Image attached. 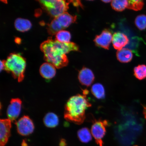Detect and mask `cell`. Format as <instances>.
Listing matches in <instances>:
<instances>
[{"instance_id":"obj_1","label":"cell","mask_w":146,"mask_h":146,"mask_svg":"<svg viewBox=\"0 0 146 146\" xmlns=\"http://www.w3.org/2000/svg\"><path fill=\"white\" fill-rule=\"evenodd\" d=\"M41 50L44 54V59L47 63L59 69L66 66L68 60L66 54L71 51H78L79 48L73 42L62 43L49 38L41 44Z\"/></svg>"},{"instance_id":"obj_2","label":"cell","mask_w":146,"mask_h":146,"mask_svg":"<svg viewBox=\"0 0 146 146\" xmlns=\"http://www.w3.org/2000/svg\"><path fill=\"white\" fill-rule=\"evenodd\" d=\"M91 106L86 96L78 94L71 97L66 105L64 118L67 121L81 125L86 118V111Z\"/></svg>"},{"instance_id":"obj_3","label":"cell","mask_w":146,"mask_h":146,"mask_svg":"<svg viewBox=\"0 0 146 146\" xmlns=\"http://www.w3.org/2000/svg\"><path fill=\"white\" fill-rule=\"evenodd\" d=\"M4 69L8 72H11L14 78L19 82L23 81L24 74L26 61L21 54L12 53L9 55L5 60H3Z\"/></svg>"},{"instance_id":"obj_4","label":"cell","mask_w":146,"mask_h":146,"mask_svg":"<svg viewBox=\"0 0 146 146\" xmlns=\"http://www.w3.org/2000/svg\"><path fill=\"white\" fill-rule=\"evenodd\" d=\"M48 13L54 18L66 12L69 8V1L49 0L38 1Z\"/></svg>"},{"instance_id":"obj_5","label":"cell","mask_w":146,"mask_h":146,"mask_svg":"<svg viewBox=\"0 0 146 146\" xmlns=\"http://www.w3.org/2000/svg\"><path fill=\"white\" fill-rule=\"evenodd\" d=\"M107 120H95L91 127V132L97 144L103 146V139L106 132V128L108 125Z\"/></svg>"},{"instance_id":"obj_6","label":"cell","mask_w":146,"mask_h":146,"mask_svg":"<svg viewBox=\"0 0 146 146\" xmlns=\"http://www.w3.org/2000/svg\"><path fill=\"white\" fill-rule=\"evenodd\" d=\"M15 124L18 132L21 135H28L33 132L34 123L28 116H23L16 122Z\"/></svg>"},{"instance_id":"obj_7","label":"cell","mask_w":146,"mask_h":146,"mask_svg":"<svg viewBox=\"0 0 146 146\" xmlns=\"http://www.w3.org/2000/svg\"><path fill=\"white\" fill-rule=\"evenodd\" d=\"M21 106L22 102L19 98H13L11 100L7 110V116L11 121L16 123L15 120L21 112Z\"/></svg>"},{"instance_id":"obj_8","label":"cell","mask_w":146,"mask_h":146,"mask_svg":"<svg viewBox=\"0 0 146 146\" xmlns=\"http://www.w3.org/2000/svg\"><path fill=\"white\" fill-rule=\"evenodd\" d=\"M112 36L110 31L105 29L99 35L96 36L94 41L97 46L109 50L111 42L112 41Z\"/></svg>"},{"instance_id":"obj_9","label":"cell","mask_w":146,"mask_h":146,"mask_svg":"<svg viewBox=\"0 0 146 146\" xmlns=\"http://www.w3.org/2000/svg\"><path fill=\"white\" fill-rule=\"evenodd\" d=\"M11 121L10 119H1L0 121V146H4L10 136Z\"/></svg>"},{"instance_id":"obj_10","label":"cell","mask_w":146,"mask_h":146,"mask_svg":"<svg viewBox=\"0 0 146 146\" xmlns=\"http://www.w3.org/2000/svg\"><path fill=\"white\" fill-rule=\"evenodd\" d=\"M78 78L82 85L89 87L94 82L95 77L92 70L87 67H84L80 71Z\"/></svg>"},{"instance_id":"obj_11","label":"cell","mask_w":146,"mask_h":146,"mask_svg":"<svg viewBox=\"0 0 146 146\" xmlns=\"http://www.w3.org/2000/svg\"><path fill=\"white\" fill-rule=\"evenodd\" d=\"M129 42V39L127 35L120 32L115 33L112 36L113 46L116 50L123 49Z\"/></svg>"},{"instance_id":"obj_12","label":"cell","mask_w":146,"mask_h":146,"mask_svg":"<svg viewBox=\"0 0 146 146\" xmlns=\"http://www.w3.org/2000/svg\"><path fill=\"white\" fill-rule=\"evenodd\" d=\"M56 67L52 64L45 63L41 65L40 68V73L43 78L50 79L54 78L56 74Z\"/></svg>"},{"instance_id":"obj_13","label":"cell","mask_w":146,"mask_h":146,"mask_svg":"<svg viewBox=\"0 0 146 146\" xmlns=\"http://www.w3.org/2000/svg\"><path fill=\"white\" fill-rule=\"evenodd\" d=\"M55 18L59 21L63 29H65L75 22L77 19V16L71 15L68 12H66Z\"/></svg>"},{"instance_id":"obj_14","label":"cell","mask_w":146,"mask_h":146,"mask_svg":"<svg viewBox=\"0 0 146 146\" xmlns=\"http://www.w3.org/2000/svg\"><path fill=\"white\" fill-rule=\"evenodd\" d=\"M117 60L120 62L127 63L132 60L133 54L132 51L127 48H123L118 50L116 53Z\"/></svg>"},{"instance_id":"obj_15","label":"cell","mask_w":146,"mask_h":146,"mask_svg":"<svg viewBox=\"0 0 146 146\" xmlns=\"http://www.w3.org/2000/svg\"><path fill=\"white\" fill-rule=\"evenodd\" d=\"M16 30L21 32H27L31 28L32 25L29 20L21 18H18L14 23Z\"/></svg>"},{"instance_id":"obj_16","label":"cell","mask_w":146,"mask_h":146,"mask_svg":"<svg viewBox=\"0 0 146 146\" xmlns=\"http://www.w3.org/2000/svg\"><path fill=\"white\" fill-rule=\"evenodd\" d=\"M44 123L48 127H54L59 123V118L56 114L50 112L47 113L44 118Z\"/></svg>"},{"instance_id":"obj_17","label":"cell","mask_w":146,"mask_h":146,"mask_svg":"<svg viewBox=\"0 0 146 146\" xmlns=\"http://www.w3.org/2000/svg\"><path fill=\"white\" fill-rule=\"evenodd\" d=\"M91 92L95 97L97 99H103L105 98V88L101 84L96 83L93 85L91 88Z\"/></svg>"},{"instance_id":"obj_18","label":"cell","mask_w":146,"mask_h":146,"mask_svg":"<svg viewBox=\"0 0 146 146\" xmlns=\"http://www.w3.org/2000/svg\"><path fill=\"white\" fill-rule=\"evenodd\" d=\"M78 136L80 141L83 143H87L92 139V134L87 127H83L78 131Z\"/></svg>"},{"instance_id":"obj_19","label":"cell","mask_w":146,"mask_h":146,"mask_svg":"<svg viewBox=\"0 0 146 146\" xmlns=\"http://www.w3.org/2000/svg\"><path fill=\"white\" fill-rule=\"evenodd\" d=\"M63 29L59 21L56 18L52 20L48 25L47 29L48 33L51 35H54Z\"/></svg>"},{"instance_id":"obj_20","label":"cell","mask_w":146,"mask_h":146,"mask_svg":"<svg viewBox=\"0 0 146 146\" xmlns=\"http://www.w3.org/2000/svg\"><path fill=\"white\" fill-rule=\"evenodd\" d=\"M128 4V1L122 0H114L111 2V5L112 8L118 12L123 11L127 7Z\"/></svg>"},{"instance_id":"obj_21","label":"cell","mask_w":146,"mask_h":146,"mask_svg":"<svg viewBox=\"0 0 146 146\" xmlns=\"http://www.w3.org/2000/svg\"><path fill=\"white\" fill-rule=\"evenodd\" d=\"M56 40L62 43L70 42L71 38L70 33L67 31L62 30L56 35Z\"/></svg>"},{"instance_id":"obj_22","label":"cell","mask_w":146,"mask_h":146,"mask_svg":"<svg viewBox=\"0 0 146 146\" xmlns=\"http://www.w3.org/2000/svg\"><path fill=\"white\" fill-rule=\"evenodd\" d=\"M134 75L138 79L141 80L146 78V66L139 65L135 67Z\"/></svg>"},{"instance_id":"obj_23","label":"cell","mask_w":146,"mask_h":146,"mask_svg":"<svg viewBox=\"0 0 146 146\" xmlns=\"http://www.w3.org/2000/svg\"><path fill=\"white\" fill-rule=\"evenodd\" d=\"M128 4L127 8L135 11H138L141 10L144 6L143 1L141 0H130L128 1Z\"/></svg>"},{"instance_id":"obj_24","label":"cell","mask_w":146,"mask_h":146,"mask_svg":"<svg viewBox=\"0 0 146 146\" xmlns=\"http://www.w3.org/2000/svg\"><path fill=\"white\" fill-rule=\"evenodd\" d=\"M135 24L140 30H143L146 29V15H140L136 17L135 21Z\"/></svg>"},{"instance_id":"obj_25","label":"cell","mask_w":146,"mask_h":146,"mask_svg":"<svg viewBox=\"0 0 146 146\" xmlns=\"http://www.w3.org/2000/svg\"><path fill=\"white\" fill-rule=\"evenodd\" d=\"M70 3H72L74 6L76 7H81L83 8V6L81 1H69Z\"/></svg>"},{"instance_id":"obj_26","label":"cell","mask_w":146,"mask_h":146,"mask_svg":"<svg viewBox=\"0 0 146 146\" xmlns=\"http://www.w3.org/2000/svg\"><path fill=\"white\" fill-rule=\"evenodd\" d=\"M60 146H65L66 145V143L65 140L63 139L61 140L60 142Z\"/></svg>"},{"instance_id":"obj_27","label":"cell","mask_w":146,"mask_h":146,"mask_svg":"<svg viewBox=\"0 0 146 146\" xmlns=\"http://www.w3.org/2000/svg\"><path fill=\"white\" fill-rule=\"evenodd\" d=\"M143 114L146 120V105L143 106Z\"/></svg>"},{"instance_id":"obj_28","label":"cell","mask_w":146,"mask_h":146,"mask_svg":"<svg viewBox=\"0 0 146 146\" xmlns=\"http://www.w3.org/2000/svg\"><path fill=\"white\" fill-rule=\"evenodd\" d=\"M0 68H1V69H0L1 71L3 69H4V64L3 61H1V67Z\"/></svg>"},{"instance_id":"obj_29","label":"cell","mask_w":146,"mask_h":146,"mask_svg":"<svg viewBox=\"0 0 146 146\" xmlns=\"http://www.w3.org/2000/svg\"><path fill=\"white\" fill-rule=\"evenodd\" d=\"M15 41L16 43L19 44L21 43V40L19 38H16Z\"/></svg>"},{"instance_id":"obj_30","label":"cell","mask_w":146,"mask_h":146,"mask_svg":"<svg viewBox=\"0 0 146 146\" xmlns=\"http://www.w3.org/2000/svg\"><path fill=\"white\" fill-rule=\"evenodd\" d=\"M22 146H27V145L25 141H23L22 143Z\"/></svg>"},{"instance_id":"obj_31","label":"cell","mask_w":146,"mask_h":146,"mask_svg":"<svg viewBox=\"0 0 146 146\" xmlns=\"http://www.w3.org/2000/svg\"><path fill=\"white\" fill-rule=\"evenodd\" d=\"M102 1L104 3H109L110 2H112V1H107V0H105V1Z\"/></svg>"},{"instance_id":"obj_32","label":"cell","mask_w":146,"mask_h":146,"mask_svg":"<svg viewBox=\"0 0 146 146\" xmlns=\"http://www.w3.org/2000/svg\"></svg>"}]
</instances>
